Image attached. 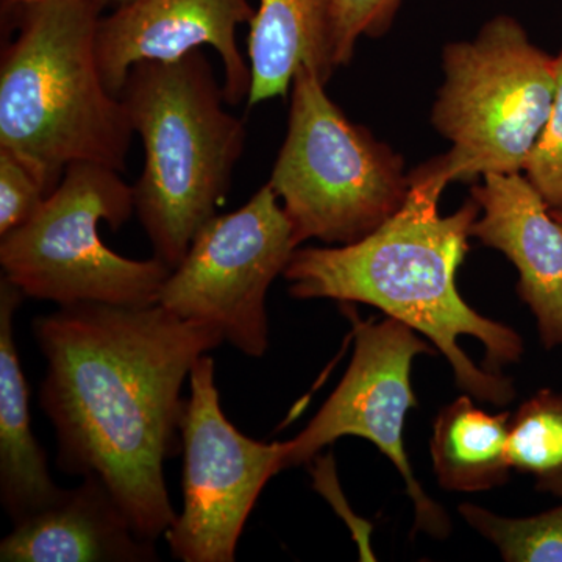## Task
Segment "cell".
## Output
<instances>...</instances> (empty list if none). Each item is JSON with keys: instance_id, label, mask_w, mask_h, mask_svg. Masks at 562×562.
<instances>
[{"instance_id": "3957f363", "label": "cell", "mask_w": 562, "mask_h": 562, "mask_svg": "<svg viewBox=\"0 0 562 562\" xmlns=\"http://www.w3.org/2000/svg\"><path fill=\"white\" fill-rule=\"evenodd\" d=\"M20 32L0 63V149L57 190L66 168L88 161L124 172L133 127L102 79L99 0L20 3Z\"/></svg>"}, {"instance_id": "7c38bea8", "label": "cell", "mask_w": 562, "mask_h": 562, "mask_svg": "<svg viewBox=\"0 0 562 562\" xmlns=\"http://www.w3.org/2000/svg\"><path fill=\"white\" fill-rule=\"evenodd\" d=\"M472 199L480 206L472 238L513 262L517 294L531 310L543 346H562L561 222L522 172L483 177Z\"/></svg>"}, {"instance_id": "52a82bcc", "label": "cell", "mask_w": 562, "mask_h": 562, "mask_svg": "<svg viewBox=\"0 0 562 562\" xmlns=\"http://www.w3.org/2000/svg\"><path fill=\"white\" fill-rule=\"evenodd\" d=\"M133 213V187L120 171L99 162H72L35 216L0 236L3 277L25 297L60 306L155 305L172 269L157 257H122L99 236L101 222L117 232Z\"/></svg>"}, {"instance_id": "d4e9b609", "label": "cell", "mask_w": 562, "mask_h": 562, "mask_svg": "<svg viewBox=\"0 0 562 562\" xmlns=\"http://www.w3.org/2000/svg\"><path fill=\"white\" fill-rule=\"evenodd\" d=\"M7 2L13 3V5H20V3L36 2V0H7Z\"/></svg>"}, {"instance_id": "ac0fdd59", "label": "cell", "mask_w": 562, "mask_h": 562, "mask_svg": "<svg viewBox=\"0 0 562 562\" xmlns=\"http://www.w3.org/2000/svg\"><path fill=\"white\" fill-rule=\"evenodd\" d=\"M460 514L473 530L494 543L508 562H562V505L531 517H505L473 503Z\"/></svg>"}, {"instance_id": "cb8c5ba5", "label": "cell", "mask_w": 562, "mask_h": 562, "mask_svg": "<svg viewBox=\"0 0 562 562\" xmlns=\"http://www.w3.org/2000/svg\"><path fill=\"white\" fill-rule=\"evenodd\" d=\"M552 214L562 224V206H560V209H552Z\"/></svg>"}, {"instance_id": "5bb4252c", "label": "cell", "mask_w": 562, "mask_h": 562, "mask_svg": "<svg viewBox=\"0 0 562 562\" xmlns=\"http://www.w3.org/2000/svg\"><path fill=\"white\" fill-rule=\"evenodd\" d=\"M20 288L0 280V498L11 522L43 512L61 497L52 480L46 452L32 430L29 386L13 338Z\"/></svg>"}, {"instance_id": "5b68a950", "label": "cell", "mask_w": 562, "mask_h": 562, "mask_svg": "<svg viewBox=\"0 0 562 562\" xmlns=\"http://www.w3.org/2000/svg\"><path fill=\"white\" fill-rule=\"evenodd\" d=\"M269 187L297 247L361 241L390 221L412 188L405 161L328 98L319 74L302 65L291 85L286 138Z\"/></svg>"}, {"instance_id": "4fadbf2b", "label": "cell", "mask_w": 562, "mask_h": 562, "mask_svg": "<svg viewBox=\"0 0 562 562\" xmlns=\"http://www.w3.org/2000/svg\"><path fill=\"white\" fill-rule=\"evenodd\" d=\"M2 562H150L154 541L140 538L102 480L85 476L43 512L14 524L0 543Z\"/></svg>"}, {"instance_id": "30bf717a", "label": "cell", "mask_w": 562, "mask_h": 562, "mask_svg": "<svg viewBox=\"0 0 562 562\" xmlns=\"http://www.w3.org/2000/svg\"><path fill=\"white\" fill-rule=\"evenodd\" d=\"M190 383L180 420L183 513L166 541L176 560L233 562L262 487L280 473L283 442L255 441L228 422L206 353L195 361Z\"/></svg>"}, {"instance_id": "7402d4cb", "label": "cell", "mask_w": 562, "mask_h": 562, "mask_svg": "<svg viewBox=\"0 0 562 562\" xmlns=\"http://www.w3.org/2000/svg\"><path fill=\"white\" fill-rule=\"evenodd\" d=\"M538 490L542 492H549V494L557 495V497L562 498V472L552 476V479L538 482Z\"/></svg>"}, {"instance_id": "44dd1931", "label": "cell", "mask_w": 562, "mask_h": 562, "mask_svg": "<svg viewBox=\"0 0 562 562\" xmlns=\"http://www.w3.org/2000/svg\"><path fill=\"white\" fill-rule=\"evenodd\" d=\"M49 192L10 150L0 149V236L35 216Z\"/></svg>"}, {"instance_id": "2e32d148", "label": "cell", "mask_w": 562, "mask_h": 562, "mask_svg": "<svg viewBox=\"0 0 562 562\" xmlns=\"http://www.w3.org/2000/svg\"><path fill=\"white\" fill-rule=\"evenodd\" d=\"M512 414H490L469 394L443 406L431 436L432 471L447 491L483 492L508 483Z\"/></svg>"}, {"instance_id": "9a60e30c", "label": "cell", "mask_w": 562, "mask_h": 562, "mask_svg": "<svg viewBox=\"0 0 562 562\" xmlns=\"http://www.w3.org/2000/svg\"><path fill=\"white\" fill-rule=\"evenodd\" d=\"M247 57L251 69L249 106L284 98L302 65L316 70L327 85L336 70L331 0H260L250 24Z\"/></svg>"}, {"instance_id": "603a6c76", "label": "cell", "mask_w": 562, "mask_h": 562, "mask_svg": "<svg viewBox=\"0 0 562 562\" xmlns=\"http://www.w3.org/2000/svg\"><path fill=\"white\" fill-rule=\"evenodd\" d=\"M99 2H101L103 5V9H105V7H111V5L120 7V5H122V3L128 2V0H99Z\"/></svg>"}, {"instance_id": "d6986e66", "label": "cell", "mask_w": 562, "mask_h": 562, "mask_svg": "<svg viewBox=\"0 0 562 562\" xmlns=\"http://www.w3.org/2000/svg\"><path fill=\"white\" fill-rule=\"evenodd\" d=\"M402 0H331V54L336 69L349 65L362 36L382 38Z\"/></svg>"}, {"instance_id": "9c48e42d", "label": "cell", "mask_w": 562, "mask_h": 562, "mask_svg": "<svg viewBox=\"0 0 562 562\" xmlns=\"http://www.w3.org/2000/svg\"><path fill=\"white\" fill-rule=\"evenodd\" d=\"M342 305L355 335L349 369L312 422L294 439L283 442L280 472L308 464L322 449L342 436L368 439L401 472L414 505V532L446 539L452 522L442 506L428 497L417 482L403 441L406 416L417 406L413 362L419 355L438 351L401 321H361L347 303Z\"/></svg>"}, {"instance_id": "ffe728a7", "label": "cell", "mask_w": 562, "mask_h": 562, "mask_svg": "<svg viewBox=\"0 0 562 562\" xmlns=\"http://www.w3.org/2000/svg\"><path fill=\"white\" fill-rule=\"evenodd\" d=\"M557 60V92L549 120L525 160L522 173L550 209L562 206V50Z\"/></svg>"}, {"instance_id": "8992f818", "label": "cell", "mask_w": 562, "mask_h": 562, "mask_svg": "<svg viewBox=\"0 0 562 562\" xmlns=\"http://www.w3.org/2000/svg\"><path fill=\"white\" fill-rule=\"evenodd\" d=\"M435 131L450 143L441 155L449 183L522 172L557 92V60L508 14L492 18L472 40L442 50Z\"/></svg>"}, {"instance_id": "e0dca14e", "label": "cell", "mask_w": 562, "mask_h": 562, "mask_svg": "<svg viewBox=\"0 0 562 562\" xmlns=\"http://www.w3.org/2000/svg\"><path fill=\"white\" fill-rule=\"evenodd\" d=\"M512 468L538 482L562 472V392H536L509 419Z\"/></svg>"}, {"instance_id": "8fae6325", "label": "cell", "mask_w": 562, "mask_h": 562, "mask_svg": "<svg viewBox=\"0 0 562 562\" xmlns=\"http://www.w3.org/2000/svg\"><path fill=\"white\" fill-rule=\"evenodd\" d=\"M255 13L249 0H128L99 21L95 55L102 79L120 98L136 63L176 61L211 46L224 66L225 102L247 103L251 69L236 32L250 25Z\"/></svg>"}, {"instance_id": "ba28073f", "label": "cell", "mask_w": 562, "mask_h": 562, "mask_svg": "<svg viewBox=\"0 0 562 562\" xmlns=\"http://www.w3.org/2000/svg\"><path fill=\"white\" fill-rule=\"evenodd\" d=\"M295 249L291 222L266 183L241 209L203 225L162 284L158 305L261 358L269 346L266 297Z\"/></svg>"}, {"instance_id": "6da1fadb", "label": "cell", "mask_w": 562, "mask_h": 562, "mask_svg": "<svg viewBox=\"0 0 562 562\" xmlns=\"http://www.w3.org/2000/svg\"><path fill=\"white\" fill-rule=\"evenodd\" d=\"M32 330L47 361L40 405L58 468L102 480L140 538L157 541L177 519L165 461L180 450L181 387L224 336L158 303H74L36 317Z\"/></svg>"}, {"instance_id": "7a4b0ae2", "label": "cell", "mask_w": 562, "mask_h": 562, "mask_svg": "<svg viewBox=\"0 0 562 562\" xmlns=\"http://www.w3.org/2000/svg\"><path fill=\"white\" fill-rule=\"evenodd\" d=\"M409 179L402 209L361 241L295 249L283 273L290 294L382 310L441 351L465 394L508 405L516 390L501 369L520 361L524 339L514 328L476 313L457 286L479 203L471 199L442 216L439 201L450 183L438 157L413 169Z\"/></svg>"}, {"instance_id": "277c9868", "label": "cell", "mask_w": 562, "mask_h": 562, "mask_svg": "<svg viewBox=\"0 0 562 562\" xmlns=\"http://www.w3.org/2000/svg\"><path fill=\"white\" fill-rule=\"evenodd\" d=\"M120 99L144 147L136 214L154 257L176 269L231 190L246 124L225 110L201 49L176 61L136 63Z\"/></svg>"}]
</instances>
